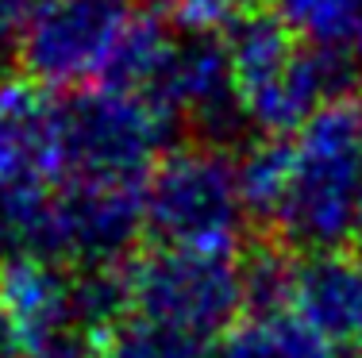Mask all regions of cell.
<instances>
[{"instance_id":"cell-1","label":"cell","mask_w":362,"mask_h":358,"mask_svg":"<svg viewBox=\"0 0 362 358\" xmlns=\"http://www.w3.org/2000/svg\"><path fill=\"white\" fill-rule=\"evenodd\" d=\"M251 216L308 254L343 251L362 232V105L335 97L286 139L239 162Z\"/></svg>"},{"instance_id":"cell-2","label":"cell","mask_w":362,"mask_h":358,"mask_svg":"<svg viewBox=\"0 0 362 358\" xmlns=\"http://www.w3.org/2000/svg\"><path fill=\"white\" fill-rule=\"evenodd\" d=\"M243 124L266 139H286L339 97L347 66L300 47L274 16H247L228 35Z\"/></svg>"},{"instance_id":"cell-3","label":"cell","mask_w":362,"mask_h":358,"mask_svg":"<svg viewBox=\"0 0 362 358\" xmlns=\"http://www.w3.org/2000/svg\"><path fill=\"white\" fill-rule=\"evenodd\" d=\"M127 312L209 347L247 312V278L235 251H158L124 266Z\"/></svg>"},{"instance_id":"cell-4","label":"cell","mask_w":362,"mask_h":358,"mask_svg":"<svg viewBox=\"0 0 362 358\" xmlns=\"http://www.w3.org/2000/svg\"><path fill=\"white\" fill-rule=\"evenodd\" d=\"M251 216L239 162L220 147L170 150L143 189V220L158 246L185 251H235Z\"/></svg>"},{"instance_id":"cell-5","label":"cell","mask_w":362,"mask_h":358,"mask_svg":"<svg viewBox=\"0 0 362 358\" xmlns=\"http://www.w3.org/2000/svg\"><path fill=\"white\" fill-rule=\"evenodd\" d=\"M174 119L154 100L97 85L66 100V181L135 185L143 189L162 158L170 155Z\"/></svg>"},{"instance_id":"cell-6","label":"cell","mask_w":362,"mask_h":358,"mask_svg":"<svg viewBox=\"0 0 362 358\" xmlns=\"http://www.w3.org/2000/svg\"><path fill=\"white\" fill-rule=\"evenodd\" d=\"M132 20L127 0H39L20 47V66L50 93L97 89Z\"/></svg>"},{"instance_id":"cell-7","label":"cell","mask_w":362,"mask_h":358,"mask_svg":"<svg viewBox=\"0 0 362 358\" xmlns=\"http://www.w3.org/2000/svg\"><path fill=\"white\" fill-rule=\"evenodd\" d=\"M0 309L31 358H93L105 343L85 312L81 281L54 262L8 258L0 266Z\"/></svg>"},{"instance_id":"cell-8","label":"cell","mask_w":362,"mask_h":358,"mask_svg":"<svg viewBox=\"0 0 362 358\" xmlns=\"http://www.w3.org/2000/svg\"><path fill=\"white\" fill-rule=\"evenodd\" d=\"M66 177V100L35 81H0V201L54 193Z\"/></svg>"},{"instance_id":"cell-9","label":"cell","mask_w":362,"mask_h":358,"mask_svg":"<svg viewBox=\"0 0 362 358\" xmlns=\"http://www.w3.org/2000/svg\"><path fill=\"white\" fill-rule=\"evenodd\" d=\"M154 105L174 124L185 119L212 147L216 139L235 135V127H243V108L235 93L228 39L204 35V31L177 35L166 70L154 85Z\"/></svg>"},{"instance_id":"cell-10","label":"cell","mask_w":362,"mask_h":358,"mask_svg":"<svg viewBox=\"0 0 362 358\" xmlns=\"http://www.w3.org/2000/svg\"><path fill=\"white\" fill-rule=\"evenodd\" d=\"M286 316L339 347H362V258L332 251L293 262Z\"/></svg>"},{"instance_id":"cell-11","label":"cell","mask_w":362,"mask_h":358,"mask_svg":"<svg viewBox=\"0 0 362 358\" xmlns=\"http://www.w3.org/2000/svg\"><path fill=\"white\" fill-rule=\"evenodd\" d=\"M270 16L300 47L332 62L362 58V0H270Z\"/></svg>"},{"instance_id":"cell-12","label":"cell","mask_w":362,"mask_h":358,"mask_svg":"<svg viewBox=\"0 0 362 358\" xmlns=\"http://www.w3.org/2000/svg\"><path fill=\"white\" fill-rule=\"evenodd\" d=\"M204 351L209 347L174 335L158 323H146L132 312H124V320L100 343V358H204Z\"/></svg>"},{"instance_id":"cell-13","label":"cell","mask_w":362,"mask_h":358,"mask_svg":"<svg viewBox=\"0 0 362 358\" xmlns=\"http://www.w3.org/2000/svg\"><path fill=\"white\" fill-rule=\"evenodd\" d=\"M255 4L258 0H151V8H158L185 31H204V35L243 23Z\"/></svg>"},{"instance_id":"cell-14","label":"cell","mask_w":362,"mask_h":358,"mask_svg":"<svg viewBox=\"0 0 362 358\" xmlns=\"http://www.w3.org/2000/svg\"><path fill=\"white\" fill-rule=\"evenodd\" d=\"M262 323L274 335V351H278V358H343V351H347V347L332 343L327 335L313 331L297 316H286V312L274 316V320H262Z\"/></svg>"},{"instance_id":"cell-15","label":"cell","mask_w":362,"mask_h":358,"mask_svg":"<svg viewBox=\"0 0 362 358\" xmlns=\"http://www.w3.org/2000/svg\"><path fill=\"white\" fill-rule=\"evenodd\" d=\"M204 358H278V351L262 320H243L231 331H223L216 343H209Z\"/></svg>"},{"instance_id":"cell-16","label":"cell","mask_w":362,"mask_h":358,"mask_svg":"<svg viewBox=\"0 0 362 358\" xmlns=\"http://www.w3.org/2000/svg\"><path fill=\"white\" fill-rule=\"evenodd\" d=\"M35 4L39 0H0V78L12 62H20V47L35 16Z\"/></svg>"},{"instance_id":"cell-17","label":"cell","mask_w":362,"mask_h":358,"mask_svg":"<svg viewBox=\"0 0 362 358\" xmlns=\"http://www.w3.org/2000/svg\"><path fill=\"white\" fill-rule=\"evenodd\" d=\"M0 358H31L28 347H23L20 331L12 328V320H8V312L0 309Z\"/></svg>"},{"instance_id":"cell-18","label":"cell","mask_w":362,"mask_h":358,"mask_svg":"<svg viewBox=\"0 0 362 358\" xmlns=\"http://www.w3.org/2000/svg\"><path fill=\"white\" fill-rule=\"evenodd\" d=\"M343 358H362V347H347V351H343Z\"/></svg>"},{"instance_id":"cell-19","label":"cell","mask_w":362,"mask_h":358,"mask_svg":"<svg viewBox=\"0 0 362 358\" xmlns=\"http://www.w3.org/2000/svg\"><path fill=\"white\" fill-rule=\"evenodd\" d=\"M355 243H358V251H362V232H358V239H355Z\"/></svg>"}]
</instances>
